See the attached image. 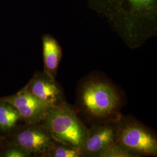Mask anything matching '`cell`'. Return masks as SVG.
Wrapping results in <instances>:
<instances>
[{"mask_svg": "<svg viewBox=\"0 0 157 157\" xmlns=\"http://www.w3.org/2000/svg\"><path fill=\"white\" fill-rule=\"evenodd\" d=\"M2 156L5 157H27L30 155L21 148L16 146L15 148L7 150Z\"/></svg>", "mask_w": 157, "mask_h": 157, "instance_id": "cell-13", "label": "cell"}, {"mask_svg": "<svg viewBox=\"0 0 157 157\" xmlns=\"http://www.w3.org/2000/svg\"><path fill=\"white\" fill-rule=\"evenodd\" d=\"M54 140L40 124H28L16 136L17 146L30 155L42 157L50 148Z\"/></svg>", "mask_w": 157, "mask_h": 157, "instance_id": "cell-8", "label": "cell"}, {"mask_svg": "<svg viewBox=\"0 0 157 157\" xmlns=\"http://www.w3.org/2000/svg\"><path fill=\"white\" fill-rule=\"evenodd\" d=\"M20 119L14 107L6 102L0 101V129L4 131L11 130Z\"/></svg>", "mask_w": 157, "mask_h": 157, "instance_id": "cell-10", "label": "cell"}, {"mask_svg": "<svg viewBox=\"0 0 157 157\" xmlns=\"http://www.w3.org/2000/svg\"><path fill=\"white\" fill-rule=\"evenodd\" d=\"M102 157H133V155L123 147L117 144L111 146Z\"/></svg>", "mask_w": 157, "mask_h": 157, "instance_id": "cell-12", "label": "cell"}, {"mask_svg": "<svg viewBox=\"0 0 157 157\" xmlns=\"http://www.w3.org/2000/svg\"><path fill=\"white\" fill-rule=\"evenodd\" d=\"M24 88L48 107L59 105L67 102L61 86L56 79L44 72L36 73Z\"/></svg>", "mask_w": 157, "mask_h": 157, "instance_id": "cell-6", "label": "cell"}, {"mask_svg": "<svg viewBox=\"0 0 157 157\" xmlns=\"http://www.w3.org/2000/svg\"><path fill=\"white\" fill-rule=\"evenodd\" d=\"M116 122L94 124L87 128V136L81 148L82 157H103L115 143Z\"/></svg>", "mask_w": 157, "mask_h": 157, "instance_id": "cell-5", "label": "cell"}, {"mask_svg": "<svg viewBox=\"0 0 157 157\" xmlns=\"http://www.w3.org/2000/svg\"><path fill=\"white\" fill-rule=\"evenodd\" d=\"M0 101L6 102L14 107L21 119L28 124H39L49 108L25 88L14 95L1 98Z\"/></svg>", "mask_w": 157, "mask_h": 157, "instance_id": "cell-7", "label": "cell"}, {"mask_svg": "<svg viewBox=\"0 0 157 157\" xmlns=\"http://www.w3.org/2000/svg\"><path fill=\"white\" fill-rule=\"evenodd\" d=\"M42 157H82L80 148L55 141Z\"/></svg>", "mask_w": 157, "mask_h": 157, "instance_id": "cell-11", "label": "cell"}, {"mask_svg": "<svg viewBox=\"0 0 157 157\" xmlns=\"http://www.w3.org/2000/svg\"><path fill=\"white\" fill-rule=\"evenodd\" d=\"M115 144L123 147L133 157L157 156L156 136L144 124L122 115L116 122Z\"/></svg>", "mask_w": 157, "mask_h": 157, "instance_id": "cell-4", "label": "cell"}, {"mask_svg": "<svg viewBox=\"0 0 157 157\" xmlns=\"http://www.w3.org/2000/svg\"><path fill=\"white\" fill-rule=\"evenodd\" d=\"M80 109L95 124L116 122L121 117L122 97L111 82L98 76H89L78 86Z\"/></svg>", "mask_w": 157, "mask_h": 157, "instance_id": "cell-2", "label": "cell"}, {"mask_svg": "<svg viewBox=\"0 0 157 157\" xmlns=\"http://www.w3.org/2000/svg\"><path fill=\"white\" fill-rule=\"evenodd\" d=\"M104 17L126 45L140 47L157 34V0H86Z\"/></svg>", "mask_w": 157, "mask_h": 157, "instance_id": "cell-1", "label": "cell"}, {"mask_svg": "<svg viewBox=\"0 0 157 157\" xmlns=\"http://www.w3.org/2000/svg\"><path fill=\"white\" fill-rule=\"evenodd\" d=\"M56 142L81 149L87 133V128L66 102L49 107L39 123Z\"/></svg>", "mask_w": 157, "mask_h": 157, "instance_id": "cell-3", "label": "cell"}, {"mask_svg": "<svg viewBox=\"0 0 157 157\" xmlns=\"http://www.w3.org/2000/svg\"><path fill=\"white\" fill-rule=\"evenodd\" d=\"M44 72L56 79L57 71L62 59V50L58 41L50 34L42 37Z\"/></svg>", "mask_w": 157, "mask_h": 157, "instance_id": "cell-9", "label": "cell"}]
</instances>
